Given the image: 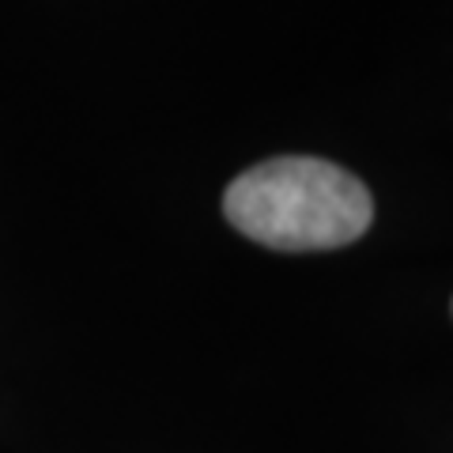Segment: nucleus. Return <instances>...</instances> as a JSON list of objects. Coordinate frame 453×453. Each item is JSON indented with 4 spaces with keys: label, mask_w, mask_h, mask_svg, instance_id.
Masks as SVG:
<instances>
[{
    "label": "nucleus",
    "mask_w": 453,
    "mask_h": 453,
    "mask_svg": "<svg viewBox=\"0 0 453 453\" xmlns=\"http://www.w3.org/2000/svg\"><path fill=\"white\" fill-rule=\"evenodd\" d=\"M223 216L238 234L280 253L340 250L374 219L371 189L329 159L280 155L242 170L223 193Z\"/></svg>",
    "instance_id": "f257e3e1"
}]
</instances>
